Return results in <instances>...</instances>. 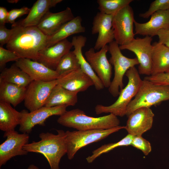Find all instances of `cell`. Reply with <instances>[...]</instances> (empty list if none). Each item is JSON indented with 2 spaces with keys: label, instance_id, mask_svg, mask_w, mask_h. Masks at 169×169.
Returning a JSON list of instances; mask_svg holds the SVG:
<instances>
[{
  "label": "cell",
  "instance_id": "obj_1",
  "mask_svg": "<svg viewBox=\"0 0 169 169\" xmlns=\"http://www.w3.org/2000/svg\"><path fill=\"white\" fill-rule=\"evenodd\" d=\"M12 27L14 30L6 44L7 49L14 51L21 58L37 61L39 52L46 47L48 36L37 26L24 27L18 22Z\"/></svg>",
  "mask_w": 169,
  "mask_h": 169
},
{
  "label": "cell",
  "instance_id": "obj_2",
  "mask_svg": "<svg viewBox=\"0 0 169 169\" xmlns=\"http://www.w3.org/2000/svg\"><path fill=\"white\" fill-rule=\"evenodd\" d=\"M57 134L42 132L39 134L40 140L25 145L23 149L28 152L42 154L46 159L50 169H59L62 157L67 152L65 132L57 130Z\"/></svg>",
  "mask_w": 169,
  "mask_h": 169
},
{
  "label": "cell",
  "instance_id": "obj_3",
  "mask_svg": "<svg viewBox=\"0 0 169 169\" xmlns=\"http://www.w3.org/2000/svg\"><path fill=\"white\" fill-rule=\"evenodd\" d=\"M57 121L63 126L78 131L107 130L119 126L120 124L117 116L113 114L95 117L87 115L79 109L66 111Z\"/></svg>",
  "mask_w": 169,
  "mask_h": 169
},
{
  "label": "cell",
  "instance_id": "obj_4",
  "mask_svg": "<svg viewBox=\"0 0 169 169\" xmlns=\"http://www.w3.org/2000/svg\"><path fill=\"white\" fill-rule=\"evenodd\" d=\"M139 74L135 66L130 68L125 74L128 79V83L120 90L117 99L109 106L97 105L95 107L96 113L98 115L110 113L121 117L125 115L128 105L137 93L142 84L143 80Z\"/></svg>",
  "mask_w": 169,
  "mask_h": 169
},
{
  "label": "cell",
  "instance_id": "obj_5",
  "mask_svg": "<svg viewBox=\"0 0 169 169\" xmlns=\"http://www.w3.org/2000/svg\"><path fill=\"white\" fill-rule=\"evenodd\" d=\"M169 100V86L155 84L144 79L135 98L128 105L125 115L128 116L135 110L150 108Z\"/></svg>",
  "mask_w": 169,
  "mask_h": 169
},
{
  "label": "cell",
  "instance_id": "obj_6",
  "mask_svg": "<svg viewBox=\"0 0 169 169\" xmlns=\"http://www.w3.org/2000/svg\"><path fill=\"white\" fill-rule=\"evenodd\" d=\"M125 126H118L107 130L75 131L65 132V141L68 159H73L80 148L91 143L100 141L111 134L124 129Z\"/></svg>",
  "mask_w": 169,
  "mask_h": 169
},
{
  "label": "cell",
  "instance_id": "obj_7",
  "mask_svg": "<svg viewBox=\"0 0 169 169\" xmlns=\"http://www.w3.org/2000/svg\"><path fill=\"white\" fill-rule=\"evenodd\" d=\"M108 46L111 55L109 61L114 66V78L108 89L110 93L116 97L119 95V89H123L124 75L130 68L139 64V62L136 57L130 58L124 56L115 40L109 44Z\"/></svg>",
  "mask_w": 169,
  "mask_h": 169
},
{
  "label": "cell",
  "instance_id": "obj_8",
  "mask_svg": "<svg viewBox=\"0 0 169 169\" xmlns=\"http://www.w3.org/2000/svg\"><path fill=\"white\" fill-rule=\"evenodd\" d=\"M135 21L133 9L130 5L113 16L112 25L115 41L120 46L127 44L135 38L133 32Z\"/></svg>",
  "mask_w": 169,
  "mask_h": 169
},
{
  "label": "cell",
  "instance_id": "obj_9",
  "mask_svg": "<svg viewBox=\"0 0 169 169\" xmlns=\"http://www.w3.org/2000/svg\"><path fill=\"white\" fill-rule=\"evenodd\" d=\"M152 37L146 36L137 38L128 44L119 46L120 50H128L136 55L139 62L138 72L141 74L150 76L152 70Z\"/></svg>",
  "mask_w": 169,
  "mask_h": 169
},
{
  "label": "cell",
  "instance_id": "obj_10",
  "mask_svg": "<svg viewBox=\"0 0 169 169\" xmlns=\"http://www.w3.org/2000/svg\"><path fill=\"white\" fill-rule=\"evenodd\" d=\"M58 79L49 81H32L27 87L24 105L30 112L44 106Z\"/></svg>",
  "mask_w": 169,
  "mask_h": 169
},
{
  "label": "cell",
  "instance_id": "obj_11",
  "mask_svg": "<svg viewBox=\"0 0 169 169\" xmlns=\"http://www.w3.org/2000/svg\"><path fill=\"white\" fill-rule=\"evenodd\" d=\"M6 140L0 145V167L12 158L17 156L27 155L28 152L23 149L29 143L28 134H19L14 131L4 133Z\"/></svg>",
  "mask_w": 169,
  "mask_h": 169
},
{
  "label": "cell",
  "instance_id": "obj_12",
  "mask_svg": "<svg viewBox=\"0 0 169 169\" xmlns=\"http://www.w3.org/2000/svg\"><path fill=\"white\" fill-rule=\"evenodd\" d=\"M67 106L60 105L52 107L43 106L32 112L23 110L19 131L22 133L29 134L36 125H45V121L49 117L57 115L59 116L66 111Z\"/></svg>",
  "mask_w": 169,
  "mask_h": 169
},
{
  "label": "cell",
  "instance_id": "obj_13",
  "mask_svg": "<svg viewBox=\"0 0 169 169\" xmlns=\"http://www.w3.org/2000/svg\"><path fill=\"white\" fill-rule=\"evenodd\" d=\"M94 48H90L85 53V58L100 79L105 87L108 88L111 83L112 67L106 54L109 51L107 45L95 52Z\"/></svg>",
  "mask_w": 169,
  "mask_h": 169
},
{
  "label": "cell",
  "instance_id": "obj_14",
  "mask_svg": "<svg viewBox=\"0 0 169 169\" xmlns=\"http://www.w3.org/2000/svg\"><path fill=\"white\" fill-rule=\"evenodd\" d=\"M113 15L98 12L94 17L91 33H98V36L94 48L99 50L111 43L115 39L112 22Z\"/></svg>",
  "mask_w": 169,
  "mask_h": 169
},
{
  "label": "cell",
  "instance_id": "obj_15",
  "mask_svg": "<svg viewBox=\"0 0 169 169\" xmlns=\"http://www.w3.org/2000/svg\"><path fill=\"white\" fill-rule=\"evenodd\" d=\"M154 114L150 108L142 107L132 112L128 117L125 129L134 136H142L152 127Z\"/></svg>",
  "mask_w": 169,
  "mask_h": 169
},
{
  "label": "cell",
  "instance_id": "obj_16",
  "mask_svg": "<svg viewBox=\"0 0 169 169\" xmlns=\"http://www.w3.org/2000/svg\"><path fill=\"white\" fill-rule=\"evenodd\" d=\"M15 64L27 73L33 81H49L60 77L55 70L29 59L21 58Z\"/></svg>",
  "mask_w": 169,
  "mask_h": 169
},
{
  "label": "cell",
  "instance_id": "obj_17",
  "mask_svg": "<svg viewBox=\"0 0 169 169\" xmlns=\"http://www.w3.org/2000/svg\"><path fill=\"white\" fill-rule=\"evenodd\" d=\"M73 47L71 42L65 39L40 51L37 61L55 70L61 58L70 51Z\"/></svg>",
  "mask_w": 169,
  "mask_h": 169
},
{
  "label": "cell",
  "instance_id": "obj_18",
  "mask_svg": "<svg viewBox=\"0 0 169 169\" xmlns=\"http://www.w3.org/2000/svg\"><path fill=\"white\" fill-rule=\"evenodd\" d=\"M74 17L71 9L69 7L58 13H52L49 11L37 27L44 34L49 37L52 35L62 25Z\"/></svg>",
  "mask_w": 169,
  "mask_h": 169
},
{
  "label": "cell",
  "instance_id": "obj_19",
  "mask_svg": "<svg viewBox=\"0 0 169 169\" xmlns=\"http://www.w3.org/2000/svg\"><path fill=\"white\" fill-rule=\"evenodd\" d=\"M134 24L135 34L152 37L160 30L169 26V9L155 12L146 22L141 23L135 20Z\"/></svg>",
  "mask_w": 169,
  "mask_h": 169
},
{
  "label": "cell",
  "instance_id": "obj_20",
  "mask_svg": "<svg viewBox=\"0 0 169 169\" xmlns=\"http://www.w3.org/2000/svg\"><path fill=\"white\" fill-rule=\"evenodd\" d=\"M58 84L70 91L78 93L94 85L91 79L80 68L69 71L60 76Z\"/></svg>",
  "mask_w": 169,
  "mask_h": 169
},
{
  "label": "cell",
  "instance_id": "obj_21",
  "mask_svg": "<svg viewBox=\"0 0 169 169\" xmlns=\"http://www.w3.org/2000/svg\"><path fill=\"white\" fill-rule=\"evenodd\" d=\"M86 41V38L83 35L73 37L71 41L74 48L73 51L78 59L81 69L91 79L96 89L100 90L105 87L104 85L82 53V48Z\"/></svg>",
  "mask_w": 169,
  "mask_h": 169
},
{
  "label": "cell",
  "instance_id": "obj_22",
  "mask_svg": "<svg viewBox=\"0 0 169 169\" xmlns=\"http://www.w3.org/2000/svg\"><path fill=\"white\" fill-rule=\"evenodd\" d=\"M62 0H38L30 9L26 18L18 22L24 27L37 26L50 8L54 7Z\"/></svg>",
  "mask_w": 169,
  "mask_h": 169
},
{
  "label": "cell",
  "instance_id": "obj_23",
  "mask_svg": "<svg viewBox=\"0 0 169 169\" xmlns=\"http://www.w3.org/2000/svg\"><path fill=\"white\" fill-rule=\"evenodd\" d=\"M82 19L77 16L62 25L55 33L48 37L46 47L52 46L73 34L84 33L85 28L82 25Z\"/></svg>",
  "mask_w": 169,
  "mask_h": 169
},
{
  "label": "cell",
  "instance_id": "obj_24",
  "mask_svg": "<svg viewBox=\"0 0 169 169\" xmlns=\"http://www.w3.org/2000/svg\"><path fill=\"white\" fill-rule=\"evenodd\" d=\"M27 87L8 83L0 79V101L16 107L24 101Z\"/></svg>",
  "mask_w": 169,
  "mask_h": 169
},
{
  "label": "cell",
  "instance_id": "obj_25",
  "mask_svg": "<svg viewBox=\"0 0 169 169\" xmlns=\"http://www.w3.org/2000/svg\"><path fill=\"white\" fill-rule=\"evenodd\" d=\"M22 111H18L10 104L0 101V129L5 132L15 131L20 125L22 116Z\"/></svg>",
  "mask_w": 169,
  "mask_h": 169
},
{
  "label": "cell",
  "instance_id": "obj_26",
  "mask_svg": "<svg viewBox=\"0 0 169 169\" xmlns=\"http://www.w3.org/2000/svg\"><path fill=\"white\" fill-rule=\"evenodd\" d=\"M77 94L57 84L52 90L44 106L75 105L78 102Z\"/></svg>",
  "mask_w": 169,
  "mask_h": 169
},
{
  "label": "cell",
  "instance_id": "obj_27",
  "mask_svg": "<svg viewBox=\"0 0 169 169\" xmlns=\"http://www.w3.org/2000/svg\"><path fill=\"white\" fill-rule=\"evenodd\" d=\"M152 44L151 75L166 72L169 69V48L158 42Z\"/></svg>",
  "mask_w": 169,
  "mask_h": 169
},
{
  "label": "cell",
  "instance_id": "obj_28",
  "mask_svg": "<svg viewBox=\"0 0 169 169\" xmlns=\"http://www.w3.org/2000/svg\"><path fill=\"white\" fill-rule=\"evenodd\" d=\"M0 79L7 82L26 87L33 81L27 73L15 64L2 70Z\"/></svg>",
  "mask_w": 169,
  "mask_h": 169
},
{
  "label": "cell",
  "instance_id": "obj_29",
  "mask_svg": "<svg viewBox=\"0 0 169 169\" xmlns=\"http://www.w3.org/2000/svg\"><path fill=\"white\" fill-rule=\"evenodd\" d=\"M134 136L128 134L117 142L102 145L92 151V154L86 158L87 161L89 163H91L102 154L107 153L117 147L131 145Z\"/></svg>",
  "mask_w": 169,
  "mask_h": 169
},
{
  "label": "cell",
  "instance_id": "obj_30",
  "mask_svg": "<svg viewBox=\"0 0 169 169\" xmlns=\"http://www.w3.org/2000/svg\"><path fill=\"white\" fill-rule=\"evenodd\" d=\"M133 0H98L100 12L114 16L125 6L130 5Z\"/></svg>",
  "mask_w": 169,
  "mask_h": 169
},
{
  "label": "cell",
  "instance_id": "obj_31",
  "mask_svg": "<svg viewBox=\"0 0 169 169\" xmlns=\"http://www.w3.org/2000/svg\"><path fill=\"white\" fill-rule=\"evenodd\" d=\"M80 68L78 59L73 51H70L64 55L58 63L55 71L60 76Z\"/></svg>",
  "mask_w": 169,
  "mask_h": 169
},
{
  "label": "cell",
  "instance_id": "obj_32",
  "mask_svg": "<svg viewBox=\"0 0 169 169\" xmlns=\"http://www.w3.org/2000/svg\"><path fill=\"white\" fill-rule=\"evenodd\" d=\"M168 9H169V0H155L151 2L146 11L140 13L139 16L142 18H147L158 11Z\"/></svg>",
  "mask_w": 169,
  "mask_h": 169
},
{
  "label": "cell",
  "instance_id": "obj_33",
  "mask_svg": "<svg viewBox=\"0 0 169 169\" xmlns=\"http://www.w3.org/2000/svg\"><path fill=\"white\" fill-rule=\"evenodd\" d=\"M21 57L15 52L0 46V68L2 70L6 64L11 61H18Z\"/></svg>",
  "mask_w": 169,
  "mask_h": 169
},
{
  "label": "cell",
  "instance_id": "obj_34",
  "mask_svg": "<svg viewBox=\"0 0 169 169\" xmlns=\"http://www.w3.org/2000/svg\"><path fill=\"white\" fill-rule=\"evenodd\" d=\"M131 145L141 150L145 155H147L151 151L150 142L142 136H134Z\"/></svg>",
  "mask_w": 169,
  "mask_h": 169
},
{
  "label": "cell",
  "instance_id": "obj_35",
  "mask_svg": "<svg viewBox=\"0 0 169 169\" xmlns=\"http://www.w3.org/2000/svg\"><path fill=\"white\" fill-rule=\"evenodd\" d=\"M144 79L156 84L169 86V73L165 72L147 76Z\"/></svg>",
  "mask_w": 169,
  "mask_h": 169
},
{
  "label": "cell",
  "instance_id": "obj_36",
  "mask_svg": "<svg viewBox=\"0 0 169 169\" xmlns=\"http://www.w3.org/2000/svg\"><path fill=\"white\" fill-rule=\"evenodd\" d=\"M30 8L27 7H23L20 8H15L11 10L9 12L7 23L14 24L16 23L15 20L18 18L23 15L28 14Z\"/></svg>",
  "mask_w": 169,
  "mask_h": 169
},
{
  "label": "cell",
  "instance_id": "obj_37",
  "mask_svg": "<svg viewBox=\"0 0 169 169\" xmlns=\"http://www.w3.org/2000/svg\"><path fill=\"white\" fill-rule=\"evenodd\" d=\"M14 28L12 27L11 29H8L5 25H0V44L3 46L7 44L13 35Z\"/></svg>",
  "mask_w": 169,
  "mask_h": 169
},
{
  "label": "cell",
  "instance_id": "obj_38",
  "mask_svg": "<svg viewBox=\"0 0 169 169\" xmlns=\"http://www.w3.org/2000/svg\"><path fill=\"white\" fill-rule=\"evenodd\" d=\"M158 43L169 48V26L160 30L157 34Z\"/></svg>",
  "mask_w": 169,
  "mask_h": 169
},
{
  "label": "cell",
  "instance_id": "obj_39",
  "mask_svg": "<svg viewBox=\"0 0 169 169\" xmlns=\"http://www.w3.org/2000/svg\"><path fill=\"white\" fill-rule=\"evenodd\" d=\"M8 13L5 8L0 7V25H5L7 23Z\"/></svg>",
  "mask_w": 169,
  "mask_h": 169
},
{
  "label": "cell",
  "instance_id": "obj_40",
  "mask_svg": "<svg viewBox=\"0 0 169 169\" xmlns=\"http://www.w3.org/2000/svg\"><path fill=\"white\" fill-rule=\"evenodd\" d=\"M27 169H39V168L34 165L31 164L29 166Z\"/></svg>",
  "mask_w": 169,
  "mask_h": 169
},
{
  "label": "cell",
  "instance_id": "obj_41",
  "mask_svg": "<svg viewBox=\"0 0 169 169\" xmlns=\"http://www.w3.org/2000/svg\"><path fill=\"white\" fill-rule=\"evenodd\" d=\"M8 2L10 3H16L18 1V0H8Z\"/></svg>",
  "mask_w": 169,
  "mask_h": 169
},
{
  "label": "cell",
  "instance_id": "obj_42",
  "mask_svg": "<svg viewBox=\"0 0 169 169\" xmlns=\"http://www.w3.org/2000/svg\"><path fill=\"white\" fill-rule=\"evenodd\" d=\"M166 72L169 73V69Z\"/></svg>",
  "mask_w": 169,
  "mask_h": 169
}]
</instances>
